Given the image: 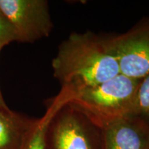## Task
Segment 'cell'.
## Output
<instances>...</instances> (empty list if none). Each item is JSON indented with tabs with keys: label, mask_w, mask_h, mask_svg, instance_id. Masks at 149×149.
<instances>
[{
	"label": "cell",
	"mask_w": 149,
	"mask_h": 149,
	"mask_svg": "<svg viewBox=\"0 0 149 149\" xmlns=\"http://www.w3.org/2000/svg\"><path fill=\"white\" fill-rule=\"evenodd\" d=\"M54 77L70 94L120 74L105 38L91 31L72 33L59 46L52 61Z\"/></svg>",
	"instance_id": "cell-1"
},
{
	"label": "cell",
	"mask_w": 149,
	"mask_h": 149,
	"mask_svg": "<svg viewBox=\"0 0 149 149\" xmlns=\"http://www.w3.org/2000/svg\"><path fill=\"white\" fill-rule=\"evenodd\" d=\"M141 80L120 74L72 95L67 104L103 129L117 121L136 115Z\"/></svg>",
	"instance_id": "cell-2"
},
{
	"label": "cell",
	"mask_w": 149,
	"mask_h": 149,
	"mask_svg": "<svg viewBox=\"0 0 149 149\" xmlns=\"http://www.w3.org/2000/svg\"><path fill=\"white\" fill-rule=\"evenodd\" d=\"M45 149H103L102 129L66 104L48 126Z\"/></svg>",
	"instance_id": "cell-3"
},
{
	"label": "cell",
	"mask_w": 149,
	"mask_h": 149,
	"mask_svg": "<svg viewBox=\"0 0 149 149\" xmlns=\"http://www.w3.org/2000/svg\"><path fill=\"white\" fill-rule=\"evenodd\" d=\"M105 39L120 74L137 79L149 75V18L127 32Z\"/></svg>",
	"instance_id": "cell-4"
},
{
	"label": "cell",
	"mask_w": 149,
	"mask_h": 149,
	"mask_svg": "<svg viewBox=\"0 0 149 149\" xmlns=\"http://www.w3.org/2000/svg\"><path fill=\"white\" fill-rule=\"evenodd\" d=\"M0 9L13 26L19 42H35L49 36L53 29L46 0H0Z\"/></svg>",
	"instance_id": "cell-5"
},
{
	"label": "cell",
	"mask_w": 149,
	"mask_h": 149,
	"mask_svg": "<svg viewBox=\"0 0 149 149\" xmlns=\"http://www.w3.org/2000/svg\"><path fill=\"white\" fill-rule=\"evenodd\" d=\"M103 149H149V121L131 115L102 129Z\"/></svg>",
	"instance_id": "cell-6"
},
{
	"label": "cell",
	"mask_w": 149,
	"mask_h": 149,
	"mask_svg": "<svg viewBox=\"0 0 149 149\" xmlns=\"http://www.w3.org/2000/svg\"><path fill=\"white\" fill-rule=\"evenodd\" d=\"M36 119L0 109V149H24Z\"/></svg>",
	"instance_id": "cell-7"
},
{
	"label": "cell",
	"mask_w": 149,
	"mask_h": 149,
	"mask_svg": "<svg viewBox=\"0 0 149 149\" xmlns=\"http://www.w3.org/2000/svg\"><path fill=\"white\" fill-rule=\"evenodd\" d=\"M70 97V95L68 91L61 89L57 95L50 100L45 113L42 117L36 119L24 149H45L48 126L55 113L68 103Z\"/></svg>",
	"instance_id": "cell-8"
},
{
	"label": "cell",
	"mask_w": 149,
	"mask_h": 149,
	"mask_svg": "<svg viewBox=\"0 0 149 149\" xmlns=\"http://www.w3.org/2000/svg\"><path fill=\"white\" fill-rule=\"evenodd\" d=\"M136 115L149 121V75L141 80L136 103Z\"/></svg>",
	"instance_id": "cell-9"
},
{
	"label": "cell",
	"mask_w": 149,
	"mask_h": 149,
	"mask_svg": "<svg viewBox=\"0 0 149 149\" xmlns=\"http://www.w3.org/2000/svg\"><path fill=\"white\" fill-rule=\"evenodd\" d=\"M13 42H17L15 31L0 9V52L5 46Z\"/></svg>",
	"instance_id": "cell-10"
},
{
	"label": "cell",
	"mask_w": 149,
	"mask_h": 149,
	"mask_svg": "<svg viewBox=\"0 0 149 149\" xmlns=\"http://www.w3.org/2000/svg\"><path fill=\"white\" fill-rule=\"evenodd\" d=\"M0 109H9L8 107L6 105L4 100H3L1 90H0Z\"/></svg>",
	"instance_id": "cell-11"
}]
</instances>
